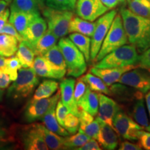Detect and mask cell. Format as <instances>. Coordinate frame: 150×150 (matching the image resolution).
<instances>
[{
  "label": "cell",
  "mask_w": 150,
  "mask_h": 150,
  "mask_svg": "<svg viewBox=\"0 0 150 150\" xmlns=\"http://www.w3.org/2000/svg\"><path fill=\"white\" fill-rule=\"evenodd\" d=\"M58 46L64 58L67 74L74 77H79L83 75L87 70L86 59L70 39L65 37L61 38Z\"/></svg>",
  "instance_id": "2"
},
{
  "label": "cell",
  "mask_w": 150,
  "mask_h": 150,
  "mask_svg": "<svg viewBox=\"0 0 150 150\" xmlns=\"http://www.w3.org/2000/svg\"><path fill=\"white\" fill-rule=\"evenodd\" d=\"M48 25V30L58 38L68 33L69 24L74 17L72 11L56 10L45 6L41 11Z\"/></svg>",
  "instance_id": "6"
},
{
  "label": "cell",
  "mask_w": 150,
  "mask_h": 150,
  "mask_svg": "<svg viewBox=\"0 0 150 150\" xmlns=\"http://www.w3.org/2000/svg\"><path fill=\"white\" fill-rule=\"evenodd\" d=\"M118 82L141 93H147L150 91V69L138 65L123 74Z\"/></svg>",
  "instance_id": "8"
},
{
  "label": "cell",
  "mask_w": 150,
  "mask_h": 150,
  "mask_svg": "<svg viewBox=\"0 0 150 150\" xmlns=\"http://www.w3.org/2000/svg\"><path fill=\"white\" fill-rule=\"evenodd\" d=\"M0 69L6 72V63H5V59L2 57V56L0 55Z\"/></svg>",
  "instance_id": "52"
},
{
  "label": "cell",
  "mask_w": 150,
  "mask_h": 150,
  "mask_svg": "<svg viewBox=\"0 0 150 150\" xmlns=\"http://www.w3.org/2000/svg\"><path fill=\"white\" fill-rule=\"evenodd\" d=\"M128 42L126 32L123 26L120 14H117L112 21L107 34L104 38L100 50L95 58V62L100 61L110 52Z\"/></svg>",
  "instance_id": "4"
},
{
  "label": "cell",
  "mask_w": 150,
  "mask_h": 150,
  "mask_svg": "<svg viewBox=\"0 0 150 150\" xmlns=\"http://www.w3.org/2000/svg\"><path fill=\"white\" fill-rule=\"evenodd\" d=\"M57 102H54L49 108V110L43 116L41 120L42 121L43 124L47 129L50 130L52 132L59 135L61 136H69V133L64 127H63L59 123L56 117L55 109Z\"/></svg>",
  "instance_id": "21"
},
{
  "label": "cell",
  "mask_w": 150,
  "mask_h": 150,
  "mask_svg": "<svg viewBox=\"0 0 150 150\" xmlns=\"http://www.w3.org/2000/svg\"><path fill=\"white\" fill-rule=\"evenodd\" d=\"M125 1V0H119L120 2H121V3H123Z\"/></svg>",
  "instance_id": "55"
},
{
  "label": "cell",
  "mask_w": 150,
  "mask_h": 150,
  "mask_svg": "<svg viewBox=\"0 0 150 150\" xmlns=\"http://www.w3.org/2000/svg\"><path fill=\"white\" fill-rule=\"evenodd\" d=\"M128 9L134 14L150 18V1L149 0H132L127 2Z\"/></svg>",
  "instance_id": "33"
},
{
  "label": "cell",
  "mask_w": 150,
  "mask_h": 150,
  "mask_svg": "<svg viewBox=\"0 0 150 150\" xmlns=\"http://www.w3.org/2000/svg\"><path fill=\"white\" fill-rule=\"evenodd\" d=\"M69 38L83 54L86 61L89 62L91 60V38L79 33H72L69 35Z\"/></svg>",
  "instance_id": "26"
},
{
  "label": "cell",
  "mask_w": 150,
  "mask_h": 150,
  "mask_svg": "<svg viewBox=\"0 0 150 150\" xmlns=\"http://www.w3.org/2000/svg\"><path fill=\"white\" fill-rule=\"evenodd\" d=\"M32 67L35 74L40 77L57 79L56 74L42 55H37L33 61Z\"/></svg>",
  "instance_id": "30"
},
{
  "label": "cell",
  "mask_w": 150,
  "mask_h": 150,
  "mask_svg": "<svg viewBox=\"0 0 150 150\" xmlns=\"http://www.w3.org/2000/svg\"><path fill=\"white\" fill-rule=\"evenodd\" d=\"M138 140L142 148L146 150H150V132H146L144 131H140L138 134Z\"/></svg>",
  "instance_id": "43"
},
{
  "label": "cell",
  "mask_w": 150,
  "mask_h": 150,
  "mask_svg": "<svg viewBox=\"0 0 150 150\" xmlns=\"http://www.w3.org/2000/svg\"><path fill=\"white\" fill-rule=\"evenodd\" d=\"M91 138L83 133L79 131L77 134H73L70 137L65 136L64 147L65 149H74L75 147H80L86 144ZM76 149V148H75Z\"/></svg>",
  "instance_id": "34"
},
{
  "label": "cell",
  "mask_w": 150,
  "mask_h": 150,
  "mask_svg": "<svg viewBox=\"0 0 150 150\" xmlns=\"http://www.w3.org/2000/svg\"><path fill=\"white\" fill-rule=\"evenodd\" d=\"M59 83L51 79L44 80L35 90L32 100H37L52 97L58 90Z\"/></svg>",
  "instance_id": "28"
},
{
  "label": "cell",
  "mask_w": 150,
  "mask_h": 150,
  "mask_svg": "<svg viewBox=\"0 0 150 150\" xmlns=\"http://www.w3.org/2000/svg\"><path fill=\"white\" fill-rule=\"evenodd\" d=\"M7 138V131L4 127L0 125V142L6 141Z\"/></svg>",
  "instance_id": "50"
},
{
  "label": "cell",
  "mask_w": 150,
  "mask_h": 150,
  "mask_svg": "<svg viewBox=\"0 0 150 150\" xmlns=\"http://www.w3.org/2000/svg\"><path fill=\"white\" fill-rule=\"evenodd\" d=\"M5 1H6L7 2L10 3V2H11V1H12V0H5Z\"/></svg>",
  "instance_id": "56"
},
{
  "label": "cell",
  "mask_w": 150,
  "mask_h": 150,
  "mask_svg": "<svg viewBox=\"0 0 150 150\" xmlns=\"http://www.w3.org/2000/svg\"><path fill=\"white\" fill-rule=\"evenodd\" d=\"M145 129H146V130L149 131V132H150V125H149V126H148L147 127H146Z\"/></svg>",
  "instance_id": "54"
},
{
  "label": "cell",
  "mask_w": 150,
  "mask_h": 150,
  "mask_svg": "<svg viewBox=\"0 0 150 150\" xmlns=\"http://www.w3.org/2000/svg\"><path fill=\"white\" fill-rule=\"evenodd\" d=\"M99 120L100 132L97 140L104 149L112 150L118 145V136L117 132L112 127Z\"/></svg>",
  "instance_id": "18"
},
{
  "label": "cell",
  "mask_w": 150,
  "mask_h": 150,
  "mask_svg": "<svg viewBox=\"0 0 150 150\" xmlns=\"http://www.w3.org/2000/svg\"><path fill=\"white\" fill-rule=\"evenodd\" d=\"M127 2H129V1H132V0H127Z\"/></svg>",
  "instance_id": "57"
},
{
  "label": "cell",
  "mask_w": 150,
  "mask_h": 150,
  "mask_svg": "<svg viewBox=\"0 0 150 150\" xmlns=\"http://www.w3.org/2000/svg\"><path fill=\"white\" fill-rule=\"evenodd\" d=\"M39 79L33 67H23L18 70L17 79L8 90L7 95L18 99L29 96L38 85Z\"/></svg>",
  "instance_id": "5"
},
{
  "label": "cell",
  "mask_w": 150,
  "mask_h": 150,
  "mask_svg": "<svg viewBox=\"0 0 150 150\" xmlns=\"http://www.w3.org/2000/svg\"><path fill=\"white\" fill-rule=\"evenodd\" d=\"M76 0H45V5L49 8L60 11H73L76 6Z\"/></svg>",
  "instance_id": "35"
},
{
  "label": "cell",
  "mask_w": 150,
  "mask_h": 150,
  "mask_svg": "<svg viewBox=\"0 0 150 150\" xmlns=\"http://www.w3.org/2000/svg\"><path fill=\"white\" fill-rule=\"evenodd\" d=\"M17 57L23 67H32L35 59V53L29 45L23 40L19 44L17 50Z\"/></svg>",
  "instance_id": "29"
},
{
  "label": "cell",
  "mask_w": 150,
  "mask_h": 150,
  "mask_svg": "<svg viewBox=\"0 0 150 150\" xmlns=\"http://www.w3.org/2000/svg\"><path fill=\"white\" fill-rule=\"evenodd\" d=\"M77 106L80 109L96 116L99 109V94L93 92L87 86L85 93L77 102Z\"/></svg>",
  "instance_id": "20"
},
{
  "label": "cell",
  "mask_w": 150,
  "mask_h": 150,
  "mask_svg": "<svg viewBox=\"0 0 150 150\" xmlns=\"http://www.w3.org/2000/svg\"><path fill=\"white\" fill-rule=\"evenodd\" d=\"M52 70L56 74L57 79L63 78L66 74V64L59 46L54 45L43 54Z\"/></svg>",
  "instance_id": "17"
},
{
  "label": "cell",
  "mask_w": 150,
  "mask_h": 150,
  "mask_svg": "<svg viewBox=\"0 0 150 150\" xmlns=\"http://www.w3.org/2000/svg\"><path fill=\"white\" fill-rule=\"evenodd\" d=\"M58 39L59 38L51 31L47 30L46 32L40 38V40L38 41L35 45L34 50L35 55H43L50 48L56 45Z\"/></svg>",
  "instance_id": "31"
},
{
  "label": "cell",
  "mask_w": 150,
  "mask_h": 150,
  "mask_svg": "<svg viewBox=\"0 0 150 150\" xmlns=\"http://www.w3.org/2000/svg\"><path fill=\"white\" fill-rule=\"evenodd\" d=\"M116 15L117 11L111 10L102 15L97 20L95 31L91 39V60L92 61L95 62L104 38L107 34Z\"/></svg>",
  "instance_id": "7"
},
{
  "label": "cell",
  "mask_w": 150,
  "mask_h": 150,
  "mask_svg": "<svg viewBox=\"0 0 150 150\" xmlns=\"http://www.w3.org/2000/svg\"><path fill=\"white\" fill-rule=\"evenodd\" d=\"M18 42L16 38L0 33V55L5 57L13 56L18 50Z\"/></svg>",
  "instance_id": "24"
},
{
  "label": "cell",
  "mask_w": 150,
  "mask_h": 150,
  "mask_svg": "<svg viewBox=\"0 0 150 150\" xmlns=\"http://www.w3.org/2000/svg\"><path fill=\"white\" fill-rule=\"evenodd\" d=\"M120 16L128 41L142 54L150 47V18L134 14L129 9L122 8Z\"/></svg>",
  "instance_id": "1"
},
{
  "label": "cell",
  "mask_w": 150,
  "mask_h": 150,
  "mask_svg": "<svg viewBox=\"0 0 150 150\" xmlns=\"http://www.w3.org/2000/svg\"><path fill=\"white\" fill-rule=\"evenodd\" d=\"M38 15H40V13H31L24 11L11 10L8 22L13 25L17 31L22 36L31 22Z\"/></svg>",
  "instance_id": "19"
},
{
  "label": "cell",
  "mask_w": 150,
  "mask_h": 150,
  "mask_svg": "<svg viewBox=\"0 0 150 150\" xmlns=\"http://www.w3.org/2000/svg\"><path fill=\"white\" fill-rule=\"evenodd\" d=\"M0 33H4V34L10 35L11 36L16 38L19 42H21L22 40V38L21 35L17 31V30L13 27V25L9 22H7L2 29L0 30Z\"/></svg>",
  "instance_id": "41"
},
{
  "label": "cell",
  "mask_w": 150,
  "mask_h": 150,
  "mask_svg": "<svg viewBox=\"0 0 150 150\" xmlns=\"http://www.w3.org/2000/svg\"><path fill=\"white\" fill-rule=\"evenodd\" d=\"M40 129L42 131L43 138L45 142L48 149L52 150L65 149L64 141L65 138H63L61 136L52 132L45 126L40 124Z\"/></svg>",
  "instance_id": "25"
},
{
  "label": "cell",
  "mask_w": 150,
  "mask_h": 150,
  "mask_svg": "<svg viewBox=\"0 0 150 150\" xmlns=\"http://www.w3.org/2000/svg\"><path fill=\"white\" fill-rule=\"evenodd\" d=\"M22 141L25 149H49L43 138L40 124H33L27 127L22 134Z\"/></svg>",
  "instance_id": "12"
},
{
  "label": "cell",
  "mask_w": 150,
  "mask_h": 150,
  "mask_svg": "<svg viewBox=\"0 0 150 150\" xmlns=\"http://www.w3.org/2000/svg\"><path fill=\"white\" fill-rule=\"evenodd\" d=\"M55 112L56 119H57L58 122H59L60 125L63 127L65 118L66 117L67 114L68 113V112H70V111H69L68 108L63 104V102H61V99H60V100L59 99V101H58L57 104H56V106Z\"/></svg>",
  "instance_id": "39"
},
{
  "label": "cell",
  "mask_w": 150,
  "mask_h": 150,
  "mask_svg": "<svg viewBox=\"0 0 150 150\" xmlns=\"http://www.w3.org/2000/svg\"><path fill=\"white\" fill-rule=\"evenodd\" d=\"M75 9L79 18L91 22L95 21L109 10L101 0H76Z\"/></svg>",
  "instance_id": "11"
},
{
  "label": "cell",
  "mask_w": 150,
  "mask_h": 150,
  "mask_svg": "<svg viewBox=\"0 0 150 150\" xmlns=\"http://www.w3.org/2000/svg\"><path fill=\"white\" fill-rule=\"evenodd\" d=\"M120 110V106L113 99L103 93L99 94V109L97 113L99 119L112 127L113 118Z\"/></svg>",
  "instance_id": "15"
},
{
  "label": "cell",
  "mask_w": 150,
  "mask_h": 150,
  "mask_svg": "<svg viewBox=\"0 0 150 150\" xmlns=\"http://www.w3.org/2000/svg\"><path fill=\"white\" fill-rule=\"evenodd\" d=\"M96 22H93L79 17H73L69 24V33H79L86 36L92 37L95 31Z\"/></svg>",
  "instance_id": "22"
},
{
  "label": "cell",
  "mask_w": 150,
  "mask_h": 150,
  "mask_svg": "<svg viewBox=\"0 0 150 150\" xmlns=\"http://www.w3.org/2000/svg\"><path fill=\"white\" fill-rule=\"evenodd\" d=\"M112 127L120 136L129 140H137L140 131L144 127L136 123L131 117L120 110L118 111L112 122Z\"/></svg>",
  "instance_id": "9"
},
{
  "label": "cell",
  "mask_w": 150,
  "mask_h": 150,
  "mask_svg": "<svg viewBox=\"0 0 150 150\" xmlns=\"http://www.w3.org/2000/svg\"><path fill=\"white\" fill-rule=\"evenodd\" d=\"M142 149L139 143H133L129 141L122 142L119 147L120 150H141Z\"/></svg>",
  "instance_id": "47"
},
{
  "label": "cell",
  "mask_w": 150,
  "mask_h": 150,
  "mask_svg": "<svg viewBox=\"0 0 150 150\" xmlns=\"http://www.w3.org/2000/svg\"><path fill=\"white\" fill-rule=\"evenodd\" d=\"M94 116L90 114L89 112H86V110L80 109L79 112V129H83V127L87 126L90 123L94 120Z\"/></svg>",
  "instance_id": "42"
},
{
  "label": "cell",
  "mask_w": 150,
  "mask_h": 150,
  "mask_svg": "<svg viewBox=\"0 0 150 150\" xmlns=\"http://www.w3.org/2000/svg\"><path fill=\"white\" fill-rule=\"evenodd\" d=\"M79 79L85 82L93 91L110 95V90L108 86L100 78L91 72L87 73Z\"/></svg>",
  "instance_id": "27"
},
{
  "label": "cell",
  "mask_w": 150,
  "mask_h": 150,
  "mask_svg": "<svg viewBox=\"0 0 150 150\" xmlns=\"http://www.w3.org/2000/svg\"><path fill=\"white\" fill-rule=\"evenodd\" d=\"M139 54L133 45H125L110 52L95 63L97 68H114L138 64Z\"/></svg>",
  "instance_id": "3"
},
{
  "label": "cell",
  "mask_w": 150,
  "mask_h": 150,
  "mask_svg": "<svg viewBox=\"0 0 150 150\" xmlns=\"http://www.w3.org/2000/svg\"><path fill=\"white\" fill-rule=\"evenodd\" d=\"M79 131L83 133L91 138L97 140L100 132V122L98 117L83 129H79Z\"/></svg>",
  "instance_id": "37"
},
{
  "label": "cell",
  "mask_w": 150,
  "mask_h": 150,
  "mask_svg": "<svg viewBox=\"0 0 150 150\" xmlns=\"http://www.w3.org/2000/svg\"><path fill=\"white\" fill-rule=\"evenodd\" d=\"M60 99V91L56 93L54 96L48 98H43L37 100H32L26 107L24 112V118L27 122H33L37 120H41L43 116L52 106L54 102H57Z\"/></svg>",
  "instance_id": "10"
},
{
  "label": "cell",
  "mask_w": 150,
  "mask_h": 150,
  "mask_svg": "<svg viewBox=\"0 0 150 150\" xmlns=\"http://www.w3.org/2000/svg\"><path fill=\"white\" fill-rule=\"evenodd\" d=\"M101 1L108 9L115 8L120 2L119 0H101Z\"/></svg>",
  "instance_id": "49"
},
{
  "label": "cell",
  "mask_w": 150,
  "mask_h": 150,
  "mask_svg": "<svg viewBox=\"0 0 150 150\" xmlns=\"http://www.w3.org/2000/svg\"><path fill=\"white\" fill-rule=\"evenodd\" d=\"M138 66V65H132L121 67H114V68H97L93 67L91 68L90 72L98 76L106 85L110 86L119 81L120 79L123 74L132 69L136 68Z\"/></svg>",
  "instance_id": "16"
},
{
  "label": "cell",
  "mask_w": 150,
  "mask_h": 150,
  "mask_svg": "<svg viewBox=\"0 0 150 150\" xmlns=\"http://www.w3.org/2000/svg\"><path fill=\"white\" fill-rule=\"evenodd\" d=\"M5 63L6 72L10 76L11 80L14 81L18 76V70L22 67L21 63L17 56H12L8 59H5Z\"/></svg>",
  "instance_id": "36"
},
{
  "label": "cell",
  "mask_w": 150,
  "mask_h": 150,
  "mask_svg": "<svg viewBox=\"0 0 150 150\" xmlns=\"http://www.w3.org/2000/svg\"><path fill=\"white\" fill-rule=\"evenodd\" d=\"M4 91L3 90H1L0 88V102H1V100H2V98H3V95H4Z\"/></svg>",
  "instance_id": "53"
},
{
  "label": "cell",
  "mask_w": 150,
  "mask_h": 150,
  "mask_svg": "<svg viewBox=\"0 0 150 150\" xmlns=\"http://www.w3.org/2000/svg\"><path fill=\"white\" fill-rule=\"evenodd\" d=\"M74 149L77 150H101L102 148L100 147L99 143L94 138H91L88 141L82 145L81 147L76 148Z\"/></svg>",
  "instance_id": "45"
},
{
  "label": "cell",
  "mask_w": 150,
  "mask_h": 150,
  "mask_svg": "<svg viewBox=\"0 0 150 150\" xmlns=\"http://www.w3.org/2000/svg\"><path fill=\"white\" fill-rule=\"evenodd\" d=\"M75 82L76 80L72 77L63 79L61 81L60 83V98L70 112L79 116V108L74 98Z\"/></svg>",
  "instance_id": "14"
},
{
  "label": "cell",
  "mask_w": 150,
  "mask_h": 150,
  "mask_svg": "<svg viewBox=\"0 0 150 150\" xmlns=\"http://www.w3.org/2000/svg\"><path fill=\"white\" fill-rule=\"evenodd\" d=\"M138 64L139 66L150 69V47L139 55Z\"/></svg>",
  "instance_id": "44"
},
{
  "label": "cell",
  "mask_w": 150,
  "mask_h": 150,
  "mask_svg": "<svg viewBox=\"0 0 150 150\" xmlns=\"http://www.w3.org/2000/svg\"><path fill=\"white\" fill-rule=\"evenodd\" d=\"M45 6V0H13L11 10L40 13Z\"/></svg>",
  "instance_id": "23"
},
{
  "label": "cell",
  "mask_w": 150,
  "mask_h": 150,
  "mask_svg": "<svg viewBox=\"0 0 150 150\" xmlns=\"http://www.w3.org/2000/svg\"><path fill=\"white\" fill-rule=\"evenodd\" d=\"M8 4L9 3L5 0H0V15H1L4 12V11L7 8Z\"/></svg>",
  "instance_id": "51"
},
{
  "label": "cell",
  "mask_w": 150,
  "mask_h": 150,
  "mask_svg": "<svg viewBox=\"0 0 150 150\" xmlns=\"http://www.w3.org/2000/svg\"><path fill=\"white\" fill-rule=\"evenodd\" d=\"M132 117L136 123L144 128L149 126V120L146 112L145 103L142 97H139L135 103L132 110Z\"/></svg>",
  "instance_id": "32"
},
{
  "label": "cell",
  "mask_w": 150,
  "mask_h": 150,
  "mask_svg": "<svg viewBox=\"0 0 150 150\" xmlns=\"http://www.w3.org/2000/svg\"><path fill=\"white\" fill-rule=\"evenodd\" d=\"M11 81L10 76L4 71L0 69V88L4 89L8 88Z\"/></svg>",
  "instance_id": "46"
},
{
  "label": "cell",
  "mask_w": 150,
  "mask_h": 150,
  "mask_svg": "<svg viewBox=\"0 0 150 150\" xmlns=\"http://www.w3.org/2000/svg\"><path fill=\"white\" fill-rule=\"evenodd\" d=\"M86 88H87V85H86L85 82L83 81L81 79H78L77 81H76V86H74V98L76 104H77L79 100L84 95Z\"/></svg>",
  "instance_id": "40"
},
{
  "label": "cell",
  "mask_w": 150,
  "mask_h": 150,
  "mask_svg": "<svg viewBox=\"0 0 150 150\" xmlns=\"http://www.w3.org/2000/svg\"><path fill=\"white\" fill-rule=\"evenodd\" d=\"M47 24L46 20L40 15H38L31 22L22 35V40L29 45L34 52L38 41L46 32Z\"/></svg>",
  "instance_id": "13"
},
{
  "label": "cell",
  "mask_w": 150,
  "mask_h": 150,
  "mask_svg": "<svg viewBox=\"0 0 150 150\" xmlns=\"http://www.w3.org/2000/svg\"><path fill=\"white\" fill-rule=\"evenodd\" d=\"M149 1H150V0H149Z\"/></svg>",
  "instance_id": "58"
},
{
  "label": "cell",
  "mask_w": 150,
  "mask_h": 150,
  "mask_svg": "<svg viewBox=\"0 0 150 150\" xmlns=\"http://www.w3.org/2000/svg\"><path fill=\"white\" fill-rule=\"evenodd\" d=\"M79 120L78 116L71 112H68L64 120L63 127L68 131L70 134H74L79 130Z\"/></svg>",
  "instance_id": "38"
},
{
  "label": "cell",
  "mask_w": 150,
  "mask_h": 150,
  "mask_svg": "<svg viewBox=\"0 0 150 150\" xmlns=\"http://www.w3.org/2000/svg\"><path fill=\"white\" fill-rule=\"evenodd\" d=\"M9 15H10V10L6 8L2 14L0 15V30L2 29L5 24L7 22Z\"/></svg>",
  "instance_id": "48"
}]
</instances>
